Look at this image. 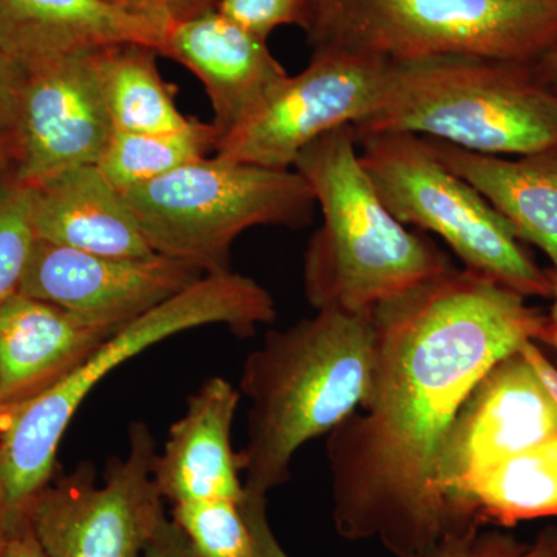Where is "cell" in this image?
Returning a JSON list of instances; mask_svg holds the SVG:
<instances>
[{
	"instance_id": "6da1fadb",
	"label": "cell",
	"mask_w": 557,
	"mask_h": 557,
	"mask_svg": "<svg viewBox=\"0 0 557 557\" xmlns=\"http://www.w3.org/2000/svg\"><path fill=\"white\" fill-rule=\"evenodd\" d=\"M525 296L456 269L372 310L379 355L361 408L329 434L333 520L348 541L416 557L453 527L438 467L458 409L487 370L552 322Z\"/></svg>"
},
{
	"instance_id": "7a4b0ae2",
	"label": "cell",
	"mask_w": 557,
	"mask_h": 557,
	"mask_svg": "<svg viewBox=\"0 0 557 557\" xmlns=\"http://www.w3.org/2000/svg\"><path fill=\"white\" fill-rule=\"evenodd\" d=\"M376 355L372 311L319 310L267 335L240 379L249 399L247 440L237 453L245 491L269 496L285 485L296 453L361 408Z\"/></svg>"
},
{
	"instance_id": "3957f363",
	"label": "cell",
	"mask_w": 557,
	"mask_h": 557,
	"mask_svg": "<svg viewBox=\"0 0 557 557\" xmlns=\"http://www.w3.org/2000/svg\"><path fill=\"white\" fill-rule=\"evenodd\" d=\"M293 170L309 183L324 219L304 259L306 296L317 311H372L456 267L388 211L359 161L351 124L307 146Z\"/></svg>"
},
{
	"instance_id": "277c9868",
	"label": "cell",
	"mask_w": 557,
	"mask_h": 557,
	"mask_svg": "<svg viewBox=\"0 0 557 557\" xmlns=\"http://www.w3.org/2000/svg\"><path fill=\"white\" fill-rule=\"evenodd\" d=\"M276 302L255 278L223 271L164 300L110 335L67 379L0 413V507L21 511L53 480L58 449L84 399L109 373L156 344L205 325L251 336L276 319Z\"/></svg>"
},
{
	"instance_id": "5b68a950",
	"label": "cell",
	"mask_w": 557,
	"mask_h": 557,
	"mask_svg": "<svg viewBox=\"0 0 557 557\" xmlns=\"http://www.w3.org/2000/svg\"><path fill=\"white\" fill-rule=\"evenodd\" d=\"M358 137L384 132L420 135L469 152L516 157L557 148V94L533 65L428 58L388 62L375 110Z\"/></svg>"
},
{
	"instance_id": "8992f818",
	"label": "cell",
	"mask_w": 557,
	"mask_h": 557,
	"mask_svg": "<svg viewBox=\"0 0 557 557\" xmlns=\"http://www.w3.org/2000/svg\"><path fill=\"white\" fill-rule=\"evenodd\" d=\"M313 50L387 62L428 58L534 65L557 46V0H314Z\"/></svg>"
},
{
	"instance_id": "52a82bcc",
	"label": "cell",
	"mask_w": 557,
	"mask_h": 557,
	"mask_svg": "<svg viewBox=\"0 0 557 557\" xmlns=\"http://www.w3.org/2000/svg\"><path fill=\"white\" fill-rule=\"evenodd\" d=\"M121 196L153 252L207 274L230 270L231 247L244 231L302 230L318 207L298 171L270 170L218 153L121 190Z\"/></svg>"
},
{
	"instance_id": "ba28073f",
	"label": "cell",
	"mask_w": 557,
	"mask_h": 557,
	"mask_svg": "<svg viewBox=\"0 0 557 557\" xmlns=\"http://www.w3.org/2000/svg\"><path fill=\"white\" fill-rule=\"evenodd\" d=\"M359 161L388 211L432 233L463 263L525 298H552V276L528 256L515 230L471 183L454 174L420 135L358 137Z\"/></svg>"
},
{
	"instance_id": "9c48e42d",
	"label": "cell",
	"mask_w": 557,
	"mask_h": 557,
	"mask_svg": "<svg viewBox=\"0 0 557 557\" xmlns=\"http://www.w3.org/2000/svg\"><path fill=\"white\" fill-rule=\"evenodd\" d=\"M156 458V438L137 421L126 456L110 458L100 483L83 463L42 487L22 511L47 556L145 557L168 519Z\"/></svg>"
},
{
	"instance_id": "30bf717a",
	"label": "cell",
	"mask_w": 557,
	"mask_h": 557,
	"mask_svg": "<svg viewBox=\"0 0 557 557\" xmlns=\"http://www.w3.org/2000/svg\"><path fill=\"white\" fill-rule=\"evenodd\" d=\"M388 62L358 51L317 49L248 123L219 143L215 153L270 170H293L307 146L341 126H357L375 110Z\"/></svg>"
},
{
	"instance_id": "8fae6325",
	"label": "cell",
	"mask_w": 557,
	"mask_h": 557,
	"mask_svg": "<svg viewBox=\"0 0 557 557\" xmlns=\"http://www.w3.org/2000/svg\"><path fill=\"white\" fill-rule=\"evenodd\" d=\"M205 274L193 263L163 255L108 258L36 239L17 293L120 330Z\"/></svg>"
},
{
	"instance_id": "7c38bea8",
	"label": "cell",
	"mask_w": 557,
	"mask_h": 557,
	"mask_svg": "<svg viewBox=\"0 0 557 557\" xmlns=\"http://www.w3.org/2000/svg\"><path fill=\"white\" fill-rule=\"evenodd\" d=\"M113 132L91 50L32 70L22 97L14 174L33 188L72 168L98 164Z\"/></svg>"
},
{
	"instance_id": "4fadbf2b",
	"label": "cell",
	"mask_w": 557,
	"mask_h": 557,
	"mask_svg": "<svg viewBox=\"0 0 557 557\" xmlns=\"http://www.w3.org/2000/svg\"><path fill=\"white\" fill-rule=\"evenodd\" d=\"M557 435V406L520 351L496 362L465 399L449 429L438 487L450 519L458 490L497 461Z\"/></svg>"
},
{
	"instance_id": "5bb4252c",
	"label": "cell",
	"mask_w": 557,
	"mask_h": 557,
	"mask_svg": "<svg viewBox=\"0 0 557 557\" xmlns=\"http://www.w3.org/2000/svg\"><path fill=\"white\" fill-rule=\"evenodd\" d=\"M160 54L177 61L203 84L214 110L218 145L248 123L288 78L267 40L215 9L171 25Z\"/></svg>"
},
{
	"instance_id": "9a60e30c",
	"label": "cell",
	"mask_w": 557,
	"mask_h": 557,
	"mask_svg": "<svg viewBox=\"0 0 557 557\" xmlns=\"http://www.w3.org/2000/svg\"><path fill=\"white\" fill-rule=\"evenodd\" d=\"M116 332L22 293L3 300L0 304V413L60 384Z\"/></svg>"
},
{
	"instance_id": "2e32d148",
	"label": "cell",
	"mask_w": 557,
	"mask_h": 557,
	"mask_svg": "<svg viewBox=\"0 0 557 557\" xmlns=\"http://www.w3.org/2000/svg\"><path fill=\"white\" fill-rule=\"evenodd\" d=\"M168 28L101 0H0V51L27 72L113 44H145L160 53Z\"/></svg>"
},
{
	"instance_id": "e0dca14e",
	"label": "cell",
	"mask_w": 557,
	"mask_h": 557,
	"mask_svg": "<svg viewBox=\"0 0 557 557\" xmlns=\"http://www.w3.org/2000/svg\"><path fill=\"white\" fill-rule=\"evenodd\" d=\"M240 392L222 376L205 381L188 399L185 413L172 424L157 453V486L172 505L190 500H242L244 482L231 443Z\"/></svg>"
},
{
	"instance_id": "ac0fdd59",
	"label": "cell",
	"mask_w": 557,
	"mask_h": 557,
	"mask_svg": "<svg viewBox=\"0 0 557 557\" xmlns=\"http://www.w3.org/2000/svg\"><path fill=\"white\" fill-rule=\"evenodd\" d=\"M32 193L38 240L108 258L157 255L120 190L97 164L61 172L33 186Z\"/></svg>"
},
{
	"instance_id": "d6986e66",
	"label": "cell",
	"mask_w": 557,
	"mask_h": 557,
	"mask_svg": "<svg viewBox=\"0 0 557 557\" xmlns=\"http://www.w3.org/2000/svg\"><path fill=\"white\" fill-rule=\"evenodd\" d=\"M424 139L448 170L471 183L496 208L519 240L536 245L557 271V148L498 157Z\"/></svg>"
},
{
	"instance_id": "ffe728a7",
	"label": "cell",
	"mask_w": 557,
	"mask_h": 557,
	"mask_svg": "<svg viewBox=\"0 0 557 557\" xmlns=\"http://www.w3.org/2000/svg\"><path fill=\"white\" fill-rule=\"evenodd\" d=\"M557 516V435L468 480L450 500L457 533Z\"/></svg>"
},
{
	"instance_id": "44dd1931",
	"label": "cell",
	"mask_w": 557,
	"mask_h": 557,
	"mask_svg": "<svg viewBox=\"0 0 557 557\" xmlns=\"http://www.w3.org/2000/svg\"><path fill=\"white\" fill-rule=\"evenodd\" d=\"M157 54L153 47L137 42L91 50L113 129L175 132L193 120L180 112L174 84L161 76Z\"/></svg>"
},
{
	"instance_id": "7402d4cb",
	"label": "cell",
	"mask_w": 557,
	"mask_h": 557,
	"mask_svg": "<svg viewBox=\"0 0 557 557\" xmlns=\"http://www.w3.org/2000/svg\"><path fill=\"white\" fill-rule=\"evenodd\" d=\"M215 148L212 123L194 119L175 132L115 131L97 166L121 193L203 159Z\"/></svg>"
},
{
	"instance_id": "603a6c76",
	"label": "cell",
	"mask_w": 557,
	"mask_h": 557,
	"mask_svg": "<svg viewBox=\"0 0 557 557\" xmlns=\"http://www.w3.org/2000/svg\"><path fill=\"white\" fill-rule=\"evenodd\" d=\"M172 522L200 557H251L252 541L242 500L211 498L172 505Z\"/></svg>"
},
{
	"instance_id": "cb8c5ba5",
	"label": "cell",
	"mask_w": 557,
	"mask_h": 557,
	"mask_svg": "<svg viewBox=\"0 0 557 557\" xmlns=\"http://www.w3.org/2000/svg\"><path fill=\"white\" fill-rule=\"evenodd\" d=\"M32 199L14 168L0 174V304L20 292L35 248Z\"/></svg>"
},
{
	"instance_id": "d4e9b609",
	"label": "cell",
	"mask_w": 557,
	"mask_h": 557,
	"mask_svg": "<svg viewBox=\"0 0 557 557\" xmlns=\"http://www.w3.org/2000/svg\"><path fill=\"white\" fill-rule=\"evenodd\" d=\"M314 0H219L215 10L251 35L267 40L282 25L309 27Z\"/></svg>"
},
{
	"instance_id": "484cf974",
	"label": "cell",
	"mask_w": 557,
	"mask_h": 557,
	"mask_svg": "<svg viewBox=\"0 0 557 557\" xmlns=\"http://www.w3.org/2000/svg\"><path fill=\"white\" fill-rule=\"evenodd\" d=\"M474 557H557V527L544 528L533 544H522L498 531L478 533L472 542Z\"/></svg>"
},
{
	"instance_id": "4316f807",
	"label": "cell",
	"mask_w": 557,
	"mask_h": 557,
	"mask_svg": "<svg viewBox=\"0 0 557 557\" xmlns=\"http://www.w3.org/2000/svg\"><path fill=\"white\" fill-rule=\"evenodd\" d=\"M101 2L135 16L159 21L171 27L215 9L219 0H101Z\"/></svg>"
},
{
	"instance_id": "83f0119b",
	"label": "cell",
	"mask_w": 557,
	"mask_h": 557,
	"mask_svg": "<svg viewBox=\"0 0 557 557\" xmlns=\"http://www.w3.org/2000/svg\"><path fill=\"white\" fill-rule=\"evenodd\" d=\"M27 69L0 51V132H16Z\"/></svg>"
},
{
	"instance_id": "f1b7e54d",
	"label": "cell",
	"mask_w": 557,
	"mask_h": 557,
	"mask_svg": "<svg viewBox=\"0 0 557 557\" xmlns=\"http://www.w3.org/2000/svg\"><path fill=\"white\" fill-rule=\"evenodd\" d=\"M267 497L269 496L245 491V496L242 498V511L251 533V557H289L270 525L269 516H267Z\"/></svg>"
},
{
	"instance_id": "f546056e",
	"label": "cell",
	"mask_w": 557,
	"mask_h": 557,
	"mask_svg": "<svg viewBox=\"0 0 557 557\" xmlns=\"http://www.w3.org/2000/svg\"><path fill=\"white\" fill-rule=\"evenodd\" d=\"M5 557H49L39 544L30 520L24 511L10 512L9 542Z\"/></svg>"
},
{
	"instance_id": "4dcf8cb0",
	"label": "cell",
	"mask_w": 557,
	"mask_h": 557,
	"mask_svg": "<svg viewBox=\"0 0 557 557\" xmlns=\"http://www.w3.org/2000/svg\"><path fill=\"white\" fill-rule=\"evenodd\" d=\"M145 557H200L172 519L168 518L150 542Z\"/></svg>"
},
{
	"instance_id": "1f68e13d",
	"label": "cell",
	"mask_w": 557,
	"mask_h": 557,
	"mask_svg": "<svg viewBox=\"0 0 557 557\" xmlns=\"http://www.w3.org/2000/svg\"><path fill=\"white\" fill-rule=\"evenodd\" d=\"M519 351L527 359L530 368L533 369L534 375L537 376L539 383L545 388L548 397L557 406V369L555 366L542 354L536 341H527L525 344L520 346Z\"/></svg>"
},
{
	"instance_id": "d6a6232c",
	"label": "cell",
	"mask_w": 557,
	"mask_h": 557,
	"mask_svg": "<svg viewBox=\"0 0 557 557\" xmlns=\"http://www.w3.org/2000/svg\"><path fill=\"white\" fill-rule=\"evenodd\" d=\"M478 533L446 534L445 537L440 539L437 544L416 557H474L472 542Z\"/></svg>"
},
{
	"instance_id": "836d02e7",
	"label": "cell",
	"mask_w": 557,
	"mask_h": 557,
	"mask_svg": "<svg viewBox=\"0 0 557 557\" xmlns=\"http://www.w3.org/2000/svg\"><path fill=\"white\" fill-rule=\"evenodd\" d=\"M533 72L539 83L557 94V46L533 65Z\"/></svg>"
},
{
	"instance_id": "e575fe53",
	"label": "cell",
	"mask_w": 557,
	"mask_h": 557,
	"mask_svg": "<svg viewBox=\"0 0 557 557\" xmlns=\"http://www.w3.org/2000/svg\"><path fill=\"white\" fill-rule=\"evenodd\" d=\"M17 145L16 132H0V174L13 170L17 160Z\"/></svg>"
},
{
	"instance_id": "d590c367",
	"label": "cell",
	"mask_w": 557,
	"mask_h": 557,
	"mask_svg": "<svg viewBox=\"0 0 557 557\" xmlns=\"http://www.w3.org/2000/svg\"><path fill=\"white\" fill-rule=\"evenodd\" d=\"M549 276H552V299L553 307L552 313H549V322H552V346L557 348V271H549Z\"/></svg>"
},
{
	"instance_id": "8d00e7d4",
	"label": "cell",
	"mask_w": 557,
	"mask_h": 557,
	"mask_svg": "<svg viewBox=\"0 0 557 557\" xmlns=\"http://www.w3.org/2000/svg\"><path fill=\"white\" fill-rule=\"evenodd\" d=\"M10 512L0 507V557H5L7 542H9Z\"/></svg>"
}]
</instances>
